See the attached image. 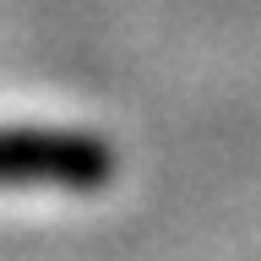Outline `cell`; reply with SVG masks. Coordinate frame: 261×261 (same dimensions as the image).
<instances>
[{
  "label": "cell",
  "mask_w": 261,
  "mask_h": 261,
  "mask_svg": "<svg viewBox=\"0 0 261 261\" xmlns=\"http://www.w3.org/2000/svg\"><path fill=\"white\" fill-rule=\"evenodd\" d=\"M114 179V147L93 130L0 125V191H103Z\"/></svg>",
  "instance_id": "1"
}]
</instances>
